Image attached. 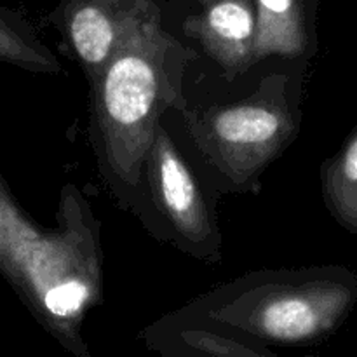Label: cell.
Masks as SVG:
<instances>
[{
  "instance_id": "cell-12",
  "label": "cell",
  "mask_w": 357,
  "mask_h": 357,
  "mask_svg": "<svg viewBox=\"0 0 357 357\" xmlns=\"http://www.w3.org/2000/svg\"><path fill=\"white\" fill-rule=\"evenodd\" d=\"M17 211L10 204H7L2 197H0V264L6 267L7 253H9V239L10 230H13V223L16 220Z\"/></svg>"
},
{
  "instance_id": "cell-3",
  "label": "cell",
  "mask_w": 357,
  "mask_h": 357,
  "mask_svg": "<svg viewBox=\"0 0 357 357\" xmlns=\"http://www.w3.org/2000/svg\"><path fill=\"white\" fill-rule=\"evenodd\" d=\"M340 268L258 272L197 302L202 319L265 344L310 345L333 333L354 302L356 288Z\"/></svg>"
},
{
  "instance_id": "cell-8",
  "label": "cell",
  "mask_w": 357,
  "mask_h": 357,
  "mask_svg": "<svg viewBox=\"0 0 357 357\" xmlns=\"http://www.w3.org/2000/svg\"><path fill=\"white\" fill-rule=\"evenodd\" d=\"M257 61L267 56L298 58L309 49L310 30L307 26L302 0H257Z\"/></svg>"
},
{
  "instance_id": "cell-9",
  "label": "cell",
  "mask_w": 357,
  "mask_h": 357,
  "mask_svg": "<svg viewBox=\"0 0 357 357\" xmlns=\"http://www.w3.org/2000/svg\"><path fill=\"white\" fill-rule=\"evenodd\" d=\"M328 209L345 229L357 232V129L344 149L321 169Z\"/></svg>"
},
{
  "instance_id": "cell-1",
  "label": "cell",
  "mask_w": 357,
  "mask_h": 357,
  "mask_svg": "<svg viewBox=\"0 0 357 357\" xmlns=\"http://www.w3.org/2000/svg\"><path fill=\"white\" fill-rule=\"evenodd\" d=\"M195 52L160 26L142 0L110 63L93 80V108L108 169L128 188L139 183L160 115L185 107L183 72Z\"/></svg>"
},
{
  "instance_id": "cell-13",
  "label": "cell",
  "mask_w": 357,
  "mask_h": 357,
  "mask_svg": "<svg viewBox=\"0 0 357 357\" xmlns=\"http://www.w3.org/2000/svg\"><path fill=\"white\" fill-rule=\"evenodd\" d=\"M199 2H202V3H206V6H208V3L215 2V0H199Z\"/></svg>"
},
{
  "instance_id": "cell-2",
  "label": "cell",
  "mask_w": 357,
  "mask_h": 357,
  "mask_svg": "<svg viewBox=\"0 0 357 357\" xmlns=\"http://www.w3.org/2000/svg\"><path fill=\"white\" fill-rule=\"evenodd\" d=\"M6 268L52 335L87 357L80 326L101 302V248L100 227L77 187L61 190L54 230L42 232L16 216Z\"/></svg>"
},
{
  "instance_id": "cell-7",
  "label": "cell",
  "mask_w": 357,
  "mask_h": 357,
  "mask_svg": "<svg viewBox=\"0 0 357 357\" xmlns=\"http://www.w3.org/2000/svg\"><path fill=\"white\" fill-rule=\"evenodd\" d=\"M142 0H80L66 13V35L93 82L110 63Z\"/></svg>"
},
{
  "instance_id": "cell-10",
  "label": "cell",
  "mask_w": 357,
  "mask_h": 357,
  "mask_svg": "<svg viewBox=\"0 0 357 357\" xmlns=\"http://www.w3.org/2000/svg\"><path fill=\"white\" fill-rule=\"evenodd\" d=\"M0 59L37 70V72H59V63L23 24L13 16L0 10Z\"/></svg>"
},
{
  "instance_id": "cell-6",
  "label": "cell",
  "mask_w": 357,
  "mask_h": 357,
  "mask_svg": "<svg viewBox=\"0 0 357 357\" xmlns=\"http://www.w3.org/2000/svg\"><path fill=\"white\" fill-rule=\"evenodd\" d=\"M183 31L202 45L234 80L255 65L257 6L251 0H215L199 16L185 20Z\"/></svg>"
},
{
  "instance_id": "cell-11",
  "label": "cell",
  "mask_w": 357,
  "mask_h": 357,
  "mask_svg": "<svg viewBox=\"0 0 357 357\" xmlns=\"http://www.w3.org/2000/svg\"><path fill=\"white\" fill-rule=\"evenodd\" d=\"M178 340L190 354L197 356H230V357H261L274 356L272 351L261 345H246L236 338L225 337L222 333L202 330V328H190L181 330L178 333Z\"/></svg>"
},
{
  "instance_id": "cell-4",
  "label": "cell",
  "mask_w": 357,
  "mask_h": 357,
  "mask_svg": "<svg viewBox=\"0 0 357 357\" xmlns=\"http://www.w3.org/2000/svg\"><path fill=\"white\" fill-rule=\"evenodd\" d=\"M286 86L284 75H271L237 103L178 110L199 152L237 190L250 192L298 135L300 112Z\"/></svg>"
},
{
  "instance_id": "cell-5",
  "label": "cell",
  "mask_w": 357,
  "mask_h": 357,
  "mask_svg": "<svg viewBox=\"0 0 357 357\" xmlns=\"http://www.w3.org/2000/svg\"><path fill=\"white\" fill-rule=\"evenodd\" d=\"M145 167L157 208L174 230L190 246H216L218 232L201 188L160 122L155 128Z\"/></svg>"
}]
</instances>
